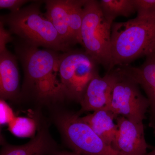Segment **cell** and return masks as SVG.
<instances>
[{
	"mask_svg": "<svg viewBox=\"0 0 155 155\" xmlns=\"http://www.w3.org/2000/svg\"><path fill=\"white\" fill-rule=\"evenodd\" d=\"M17 58L0 45V96L2 100H13L20 97L19 75Z\"/></svg>",
	"mask_w": 155,
	"mask_h": 155,
	"instance_id": "cell-10",
	"label": "cell"
},
{
	"mask_svg": "<svg viewBox=\"0 0 155 155\" xmlns=\"http://www.w3.org/2000/svg\"><path fill=\"white\" fill-rule=\"evenodd\" d=\"M28 2L25 0H0V8L8 9L11 12H14L21 9V7Z\"/></svg>",
	"mask_w": 155,
	"mask_h": 155,
	"instance_id": "cell-19",
	"label": "cell"
},
{
	"mask_svg": "<svg viewBox=\"0 0 155 155\" xmlns=\"http://www.w3.org/2000/svg\"><path fill=\"white\" fill-rule=\"evenodd\" d=\"M117 78L111 94L108 109L117 116H122L139 124L143 123L148 109V99L143 95L139 85L116 69Z\"/></svg>",
	"mask_w": 155,
	"mask_h": 155,
	"instance_id": "cell-7",
	"label": "cell"
},
{
	"mask_svg": "<svg viewBox=\"0 0 155 155\" xmlns=\"http://www.w3.org/2000/svg\"><path fill=\"white\" fill-rule=\"evenodd\" d=\"M15 51L24 72L20 97L42 102L66 98L58 78L60 54L48 49H40L22 40L15 44Z\"/></svg>",
	"mask_w": 155,
	"mask_h": 155,
	"instance_id": "cell-1",
	"label": "cell"
},
{
	"mask_svg": "<svg viewBox=\"0 0 155 155\" xmlns=\"http://www.w3.org/2000/svg\"><path fill=\"white\" fill-rule=\"evenodd\" d=\"M43 2L35 1L19 11L1 16V22L11 34L38 48L66 52L72 49L62 40L51 22L41 12Z\"/></svg>",
	"mask_w": 155,
	"mask_h": 155,
	"instance_id": "cell-3",
	"label": "cell"
},
{
	"mask_svg": "<svg viewBox=\"0 0 155 155\" xmlns=\"http://www.w3.org/2000/svg\"><path fill=\"white\" fill-rule=\"evenodd\" d=\"M137 15L155 14V0H134Z\"/></svg>",
	"mask_w": 155,
	"mask_h": 155,
	"instance_id": "cell-18",
	"label": "cell"
},
{
	"mask_svg": "<svg viewBox=\"0 0 155 155\" xmlns=\"http://www.w3.org/2000/svg\"><path fill=\"white\" fill-rule=\"evenodd\" d=\"M119 68L123 74L141 87L147 96L155 90V51L146 57L145 61L140 67L129 65Z\"/></svg>",
	"mask_w": 155,
	"mask_h": 155,
	"instance_id": "cell-14",
	"label": "cell"
},
{
	"mask_svg": "<svg viewBox=\"0 0 155 155\" xmlns=\"http://www.w3.org/2000/svg\"><path fill=\"white\" fill-rule=\"evenodd\" d=\"M117 75L116 69L107 72L103 77L99 74L95 76L89 83L79 102L81 109L77 114L80 116L85 112L107 107Z\"/></svg>",
	"mask_w": 155,
	"mask_h": 155,
	"instance_id": "cell-9",
	"label": "cell"
},
{
	"mask_svg": "<svg viewBox=\"0 0 155 155\" xmlns=\"http://www.w3.org/2000/svg\"><path fill=\"white\" fill-rule=\"evenodd\" d=\"M58 151L57 144L50 137L47 128L43 127L26 144L5 145L1 155H54Z\"/></svg>",
	"mask_w": 155,
	"mask_h": 155,
	"instance_id": "cell-11",
	"label": "cell"
},
{
	"mask_svg": "<svg viewBox=\"0 0 155 155\" xmlns=\"http://www.w3.org/2000/svg\"><path fill=\"white\" fill-rule=\"evenodd\" d=\"M118 116L108 108H104L81 118L97 135L112 147L118 129L116 121Z\"/></svg>",
	"mask_w": 155,
	"mask_h": 155,
	"instance_id": "cell-12",
	"label": "cell"
},
{
	"mask_svg": "<svg viewBox=\"0 0 155 155\" xmlns=\"http://www.w3.org/2000/svg\"><path fill=\"white\" fill-rule=\"evenodd\" d=\"M45 3V17L50 20L64 44L71 48L72 38L69 27L67 0H47Z\"/></svg>",
	"mask_w": 155,
	"mask_h": 155,
	"instance_id": "cell-13",
	"label": "cell"
},
{
	"mask_svg": "<svg viewBox=\"0 0 155 155\" xmlns=\"http://www.w3.org/2000/svg\"><path fill=\"white\" fill-rule=\"evenodd\" d=\"M112 65H129L155 51V14L137 15L125 22H114L111 31Z\"/></svg>",
	"mask_w": 155,
	"mask_h": 155,
	"instance_id": "cell-2",
	"label": "cell"
},
{
	"mask_svg": "<svg viewBox=\"0 0 155 155\" xmlns=\"http://www.w3.org/2000/svg\"><path fill=\"white\" fill-rule=\"evenodd\" d=\"M85 51L70 50L60 55L59 73L66 98L79 103L91 81L99 75V66Z\"/></svg>",
	"mask_w": 155,
	"mask_h": 155,
	"instance_id": "cell-5",
	"label": "cell"
},
{
	"mask_svg": "<svg viewBox=\"0 0 155 155\" xmlns=\"http://www.w3.org/2000/svg\"><path fill=\"white\" fill-rule=\"evenodd\" d=\"M99 3L104 17L112 23L117 17H128L137 12L134 0H101Z\"/></svg>",
	"mask_w": 155,
	"mask_h": 155,
	"instance_id": "cell-15",
	"label": "cell"
},
{
	"mask_svg": "<svg viewBox=\"0 0 155 155\" xmlns=\"http://www.w3.org/2000/svg\"><path fill=\"white\" fill-rule=\"evenodd\" d=\"M150 103V119L149 126L155 134V90L147 96Z\"/></svg>",
	"mask_w": 155,
	"mask_h": 155,
	"instance_id": "cell-20",
	"label": "cell"
},
{
	"mask_svg": "<svg viewBox=\"0 0 155 155\" xmlns=\"http://www.w3.org/2000/svg\"><path fill=\"white\" fill-rule=\"evenodd\" d=\"M54 155H81L76 153L73 152H68V151H58V152L56 153Z\"/></svg>",
	"mask_w": 155,
	"mask_h": 155,
	"instance_id": "cell-21",
	"label": "cell"
},
{
	"mask_svg": "<svg viewBox=\"0 0 155 155\" xmlns=\"http://www.w3.org/2000/svg\"><path fill=\"white\" fill-rule=\"evenodd\" d=\"M113 23L104 17L99 1L86 0L81 31L85 52L107 70L111 71V31Z\"/></svg>",
	"mask_w": 155,
	"mask_h": 155,
	"instance_id": "cell-4",
	"label": "cell"
},
{
	"mask_svg": "<svg viewBox=\"0 0 155 155\" xmlns=\"http://www.w3.org/2000/svg\"><path fill=\"white\" fill-rule=\"evenodd\" d=\"M85 1L86 0H67L69 30L73 46L78 44L81 45V31Z\"/></svg>",
	"mask_w": 155,
	"mask_h": 155,
	"instance_id": "cell-16",
	"label": "cell"
},
{
	"mask_svg": "<svg viewBox=\"0 0 155 155\" xmlns=\"http://www.w3.org/2000/svg\"><path fill=\"white\" fill-rule=\"evenodd\" d=\"M36 125L32 119L18 117L11 120L10 129L12 133L19 137H29L35 132Z\"/></svg>",
	"mask_w": 155,
	"mask_h": 155,
	"instance_id": "cell-17",
	"label": "cell"
},
{
	"mask_svg": "<svg viewBox=\"0 0 155 155\" xmlns=\"http://www.w3.org/2000/svg\"><path fill=\"white\" fill-rule=\"evenodd\" d=\"M55 121L73 152L81 155H124L107 144L77 114H58Z\"/></svg>",
	"mask_w": 155,
	"mask_h": 155,
	"instance_id": "cell-6",
	"label": "cell"
},
{
	"mask_svg": "<svg viewBox=\"0 0 155 155\" xmlns=\"http://www.w3.org/2000/svg\"><path fill=\"white\" fill-rule=\"evenodd\" d=\"M117 133L112 147L124 155H147L148 145L145 137L143 123L131 122L118 116L116 119Z\"/></svg>",
	"mask_w": 155,
	"mask_h": 155,
	"instance_id": "cell-8",
	"label": "cell"
},
{
	"mask_svg": "<svg viewBox=\"0 0 155 155\" xmlns=\"http://www.w3.org/2000/svg\"><path fill=\"white\" fill-rule=\"evenodd\" d=\"M147 155H155V148L151 152L147 153Z\"/></svg>",
	"mask_w": 155,
	"mask_h": 155,
	"instance_id": "cell-22",
	"label": "cell"
}]
</instances>
